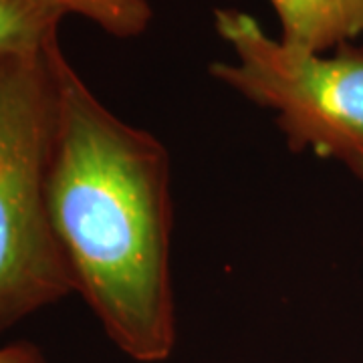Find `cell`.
<instances>
[{"instance_id":"6","label":"cell","mask_w":363,"mask_h":363,"mask_svg":"<svg viewBox=\"0 0 363 363\" xmlns=\"http://www.w3.org/2000/svg\"><path fill=\"white\" fill-rule=\"evenodd\" d=\"M69 14H79L116 39H135L152 25L150 0H59Z\"/></svg>"},{"instance_id":"7","label":"cell","mask_w":363,"mask_h":363,"mask_svg":"<svg viewBox=\"0 0 363 363\" xmlns=\"http://www.w3.org/2000/svg\"><path fill=\"white\" fill-rule=\"evenodd\" d=\"M0 363H49L43 351L28 341H16L0 347Z\"/></svg>"},{"instance_id":"4","label":"cell","mask_w":363,"mask_h":363,"mask_svg":"<svg viewBox=\"0 0 363 363\" xmlns=\"http://www.w3.org/2000/svg\"><path fill=\"white\" fill-rule=\"evenodd\" d=\"M281 40L303 51L329 52L363 35V0H269Z\"/></svg>"},{"instance_id":"1","label":"cell","mask_w":363,"mask_h":363,"mask_svg":"<svg viewBox=\"0 0 363 363\" xmlns=\"http://www.w3.org/2000/svg\"><path fill=\"white\" fill-rule=\"evenodd\" d=\"M47 55L59 97L49 210L75 293L117 350L166 362L178 341L168 150L89 89L59 37Z\"/></svg>"},{"instance_id":"2","label":"cell","mask_w":363,"mask_h":363,"mask_svg":"<svg viewBox=\"0 0 363 363\" xmlns=\"http://www.w3.org/2000/svg\"><path fill=\"white\" fill-rule=\"evenodd\" d=\"M57 119L47 47L0 57V335L75 293L49 210Z\"/></svg>"},{"instance_id":"3","label":"cell","mask_w":363,"mask_h":363,"mask_svg":"<svg viewBox=\"0 0 363 363\" xmlns=\"http://www.w3.org/2000/svg\"><path fill=\"white\" fill-rule=\"evenodd\" d=\"M214 28L234 61L210 63V75L272 111L291 152L335 160L363 182V47H289L238 9H216Z\"/></svg>"},{"instance_id":"5","label":"cell","mask_w":363,"mask_h":363,"mask_svg":"<svg viewBox=\"0 0 363 363\" xmlns=\"http://www.w3.org/2000/svg\"><path fill=\"white\" fill-rule=\"evenodd\" d=\"M67 14L59 0H0V57L40 52Z\"/></svg>"}]
</instances>
